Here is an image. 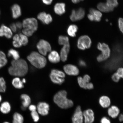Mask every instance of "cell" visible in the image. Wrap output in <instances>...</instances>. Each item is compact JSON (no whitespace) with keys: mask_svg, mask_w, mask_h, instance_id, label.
<instances>
[{"mask_svg":"<svg viewBox=\"0 0 123 123\" xmlns=\"http://www.w3.org/2000/svg\"><path fill=\"white\" fill-rule=\"evenodd\" d=\"M11 66L8 69L9 74L15 77H22L28 73L29 67L27 61L22 58L16 60H12Z\"/></svg>","mask_w":123,"mask_h":123,"instance_id":"cell-1","label":"cell"},{"mask_svg":"<svg viewBox=\"0 0 123 123\" xmlns=\"http://www.w3.org/2000/svg\"><path fill=\"white\" fill-rule=\"evenodd\" d=\"M67 93L66 91L61 90L55 94L53 98L54 103L62 109H68L72 107L74 103L72 100L67 98Z\"/></svg>","mask_w":123,"mask_h":123,"instance_id":"cell-2","label":"cell"},{"mask_svg":"<svg viewBox=\"0 0 123 123\" xmlns=\"http://www.w3.org/2000/svg\"><path fill=\"white\" fill-rule=\"evenodd\" d=\"M22 24V33L28 37L31 36L38 29V21L35 18H26L23 21Z\"/></svg>","mask_w":123,"mask_h":123,"instance_id":"cell-3","label":"cell"},{"mask_svg":"<svg viewBox=\"0 0 123 123\" xmlns=\"http://www.w3.org/2000/svg\"><path fill=\"white\" fill-rule=\"evenodd\" d=\"M27 59L30 64L37 68H43L47 64V61L45 56L38 52L33 51L31 52L27 56Z\"/></svg>","mask_w":123,"mask_h":123,"instance_id":"cell-4","label":"cell"},{"mask_svg":"<svg viewBox=\"0 0 123 123\" xmlns=\"http://www.w3.org/2000/svg\"><path fill=\"white\" fill-rule=\"evenodd\" d=\"M97 48L101 52V53L97 57V60L98 62H102L110 57L111 50L107 44L105 43H99L98 44Z\"/></svg>","mask_w":123,"mask_h":123,"instance_id":"cell-5","label":"cell"},{"mask_svg":"<svg viewBox=\"0 0 123 123\" xmlns=\"http://www.w3.org/2000/svg\"><path fill=\"white\" fill-rule=\"evenodd\" d=\"M38 53L44 56L52 50L51 45L48 41L43 39L40 40L36 45Z\"/></svg>","mask_w":123,"mask_h":123,"instance_id":"cell-6","label":"cell"},{"mask_svg":"<svg viewBox=\"0 0 123 123\" xmlns=\"http://www.w3.org/2000/svg\"><path fill=\"white\" fill-rule=\"evenodd\" d=\"M92 43L91 39L89 36L86 35H83L78 38L77 46L79 49L84 50L90 48Z\"/></svg>","mask_w":123,"mask_h":123,"instance_id":"cell-7","label":"cell"},{"mask_svg":"<svg viewBox=\"0 0 123 123\" xmlns=\"http://www.w3.org/2000/svg\"><path fill=\"white\" fill-rule=\"evenodd\" d=\"M50 109L49 105L44 101L39 102L37 106V111L41 116H46L48 115Z\"/></svg>","mask_w":123,"mask_h":123,"instance_id":"cell-8","label":"cell"},{"mask_svg":"<svg viewBox=\"0 0 123 123\" xmlns=\"http://www.w3.org/2000/svg\"><path fill=\"white\" fill-rule=\"evenodd\" d=\"M85 12L83 9L80 8L76 10L72 11L70 18L71 21H75L79 20L84 18Z\"/></svg>","mask_w":123,"mask_h":123,"instance_id":"cell-9","label":"cell"},{"mask_svg":"<svg viewBox=\"0 0 123 123\" xmlns=\"http://www.w3.org/2000/svg\"><path fill=\"white\" fill-rule=\"evenodd\" d=\"M83 115L81 107L79 106H78L72 117V122L73 123H83Z\"/></svg>","mask_w":123,"mask_h":123,"instance_id":"cell-10","label":"cell"},{"mask_svg":"<svg viewBox=\"0 0 123 123\" xmlns=\"http://www.w3.org/2000/svg\"><path fill=\"white\" fill-rule=\"evenodd\" d=\"M63 70L67 74L70 76H77L79 73V70L78 68L73 64H67L64 66Z\"/></svg>","mask_w":123,"mask_h":123,"instance_id":"cell-11","label":"cell"},{"mask_svg":"<svg viewBox=\"0 0 123 123\" xmlns=\"http://www.w3.org/2000/svg\"><path fill=\"white\" fill-rule=\"evenodd\" d=\"M38 20L44 24L48 25L53 21V17L50 14L47 13L45 12H40L37 16Z\"/></svg>","mask_w":123,"mask_h":123,"instance_id":"cell-12","label":"cell"},{"mask_svg":"<svg viewBox=\"0 0 123 123\" xmlns=\"http://www.w3.org/2000/svg\"><path fill=\"white\" fill-rule=\"evenodd\" d=\"M12 107L9 101H3L0 104V112L4 115H7L11 112Z\"/></svg>","mask_w":123,"mask_h":123,"instance_id":"cell-13","label":"cell"},{"mask_svg":"<svg viewBox=\"0 0 123 123\" xmlns=\"http://www.w3.org/2000/svg\"><path fill=\"white\" fill-rule=\"evenodd\" d=\"M13 35V32L10 27L4 25H2L0 27V37H5L8 39L11 38Z\"/></svg>","mask_w":123,"mask_h":123,"instance_id":"cell-14","label":"cell"},{"mask_svg":"<svg viewBox=\"0 0 123 123\" xmlns=\"http://www.w3.org/2000/svg\"><path fill=\"white\" fill-rule=\"evenodd\" d=\"M48 58L50 62L54 64L58 63L61 60L59 54L55 50H52L49 53Z\"/></svg>","mask_w":123,"mask_h":123,"instance_id":"cell-15","label":"cell"},{"mask_svg":"<svg viewBox=\"0 0 123 123\" xmlns=\"http://www.w3.org/2000/svg\"><path fill=\"white\" fill-rule=\"evenodd\" d=\"M85 123H93L94 121V113L91 109H88L83 112Z\"/></svg>","mask_w":123,"mask_h":123,"instance_id":"cell-16","label":"cell"},{"mask_svg":"<svg viewBox=\"0 0 123 123\" xmlns=\"http://www.w3.org/2000/svg\"><path fill=\"white\" fill-rule=\"evenodd\" d=\"M20 98L22 101L21 109L23 110H25L31 103V99L29 95L25 93L21 94Z\"/></svg>","mask_w":123,"mask_h":123,"instance_id":"cell-17","label":"cell"},{"mask_svg":"<svg viewBox=\"0 0 123 123\" xmlns=\"http://www.w3.org/2000/svg\"><path fill=\"white\" fill-rule=\"evenodd\" d=\"M70 48V44L63 45L62 48L60 55L61 60L63 62H65L67 61Z\"/></svg>","mask_w":123,"mask_h":123,"instance_id":"cell-18","label":"cell"},{"mask_svg":"<svg viewBox=\"0 0 123 123\" xmlns=\"http://www.w3.org/2000/svg\"><path fill=\"white\" fill-rule=\"evenodd\" d=\"M12 17L14 19H18L20 17L22 11L20 6L17 4H13L11 8Z\"/></svg>","mask_w":123,"mask_h":123,"instance_id":"cell-19","label":"cell"},{"mask_svg":"<svg viewBox=\"0 0 123 123\" xmlns=\"http://www.w3.org/2000/svg\"><path fill=\"white\" fill-rule=\"evenodd\" d=\"M65 4L64 3H57L54 7V12L57 15H62L65 13Z\"/></svg>","mask_w":123,"mask_h":123,"instance_id":"cell-20","label":"cell"},{"mask_svg":"<svg viewBox=\"0 0 123 123\" xmlns=\"http://www.w3.org/2000/svg\"><path fill=\"white\" fill-rule=\"evenodd\" d=\"M49 78L51 81L53 83L58 85L62 84L65 81L64 78H62L58 75L51 73L49 74Z\"/></svg>","mask_w":123,"mask_h":123,"instance_id":"cell-21","label":"cell"},{"mask_svg":"<svg viewBox=\"0 0 123 123\" xmlns=\"http://www.w3.org/2000/svg\"><path fill=\"white\" fill-rule=\"evenodd\" d=\"M12 84L15 88L18 89H21L24 88V84L19 77H15L12 80Z\"/></svg>","mask_w":123,"mask_h":123,"instance_id":"cell-22","label":"cell"},{"mask_svg":"<svg viewBox=\"0 0 123 123\" xmlns=\"http://www.w3.org/2000/svg\"><path fill=\"white\" fill-rule=\"evenodd\" d=\"M108 115L113 118H115L119 115L120 110L118 108L115 106H112L108 110Z\"/></svg>","mask_w":123,"mask_h":123,"instance_id":"cell-23","label":"cell"},{"mask_svg":"<svg viewBox=\"0 0 123 123\" xmlns=\"http://www.w3.org/2000/svg\"><path fill=\"white\" fill-rule=\"evenodd\" d=\"M97 8L100 12L106 13L112 12L114 10V8L109 6L106 3H99L98 5Z\"/></svg>","mask_w":123,"mask_h":123,"instance_id":"cell-24","label":"cell"},{"mask_svg":"<svg viewBox=\"0 0 123 123\" xmlns=\"http://www.w3.org/2000/svg\"><path fill=\"white\" fill-rule=\"evenodd\" d=\"M99 103L101 107L104 108H107L110 106V98L106 96H101L99 99Z\"/></svg>","mask_w":123,"mask_h":123,"instance_id":"cell-25","label":"cell"},{"mask_svg":"<svg viewBox=\"0 0 123 123\" xmlns=\"http://www.w3.org/2000/svg\"><path fill=\"white\" fill-rule=\"evenodd\" d=\"M89 12L93 16L94 21L98 22L100 21L102 16V14L101 12L93 8L91 9Z\"/></svg>","mask_w":123,"mask_h":123,"instance_id":"cell-26","label":"cell"},{"mask_svg":"<svg viewBox=\"0 0 123 123\" xmlns=\"http://www.w3.org/2000/svg\"><path fill=\"white\" fill-rule=\"evenodd\" d=\"M12 123H24V116L18 112H15L12 117Z\"/></svg>","mask_w":123,"mask_h":123,"instance_id":"cell-27","label":"cell"},{"mask_svg":"<svg viewBox=\"0 0 123 123\" xmlns=\"http://www.w3.org/2000/svg\"><path fill=\"white\" fill-rule=\"evenodd\" d=\"M7 56L10 57H12L13 60H16L20 59V55L18 50L13 49H9L8 51Z\"/></svg>","mask_w":123,"mask_h":123,"instance_id":"cell-28","label":"cell"},{"mask_svg":"<svg viewBox=\"0 0 123 123\" xmlns=\"http://www.w3.org/2000/svg\"><path fill=\"white\" fill-rule=\"evenodd\" d=\"M12 45L15 48H19L22 46L19 34H16L13 37Z\"/></svg>","mask_w":123,"mask_h":123,"instance_id":"cell-29","label":"cell"},{"mask_svg":"<svg viewBox=\"0 0 123 123\" xmlns=\"http://www.w3.org/2000/svg\"><path fill=\"white\" fill-rule=\"evenodd\" d=\"M78 30V27L75 25L69 26L67 30V33L70 37H74L76 36V33Z\"/></svg>","mask_w":123,"mask_h":123,"instance_id":"cell-30","label":"cell"},{"mask_svg":"<svg viewBox=\"0 0 123 123\" xmlns=\"http://www.w3.org/2000/svg\"><path fill=\"white\" fill-rule=\"evenodd\" d=\"M6 83L4 78L0 77V93H4L6 92Z\"/></svg>","mask_w":123,"mask_h":123,"instance_id":"cell-31","label":"cell"},{"mask_svg":"<svg viewBox=\"0 0 123 123\" xmlns=\"http://www.w3.org/2000/svg\"><path fill=\"white\" fill-rule=\"evenodd\" d=\"M58 42L60 45L63 46L70 44L68 38L63 35H60L58 37Z\"/></svg>","mask_w":123,"mask_h":123,"instance_id":"cell-32","label":"cell"},{"mask_svg":"<svg viewBox=\"0 0 123 123\" xmlns=\"http://www.w3.org/2000/svg\"><path fill=\"white\" fill-rule=\"evenodd\" d=\"M19 34L22 46H26L29 42L28 37L22 33H19Z\"/></svg>","mask_w":123,"mask_h":123,"instance_id":"cell-33","label":"cell"},{"mask_svg":"<svg viewBox=\"0 0 123 123\" xmlns=\"http://www.w3.org/2000/svg\"><path fill=\"white\" fill-rule=\"evenodd\" d=\"M51 73L55 74L58 75L61 77L62 78H64L65 77V73L63 72L56 69H53L51 71Z\"/></svg>","mask_w":123,"mask_h":123,"instance_id":"cell-34","label":"cell"},{"mask_svg":"<svg viewBox=\"0 0 123 123\" xmlns=\"http://www.w3.org/2000/svg\"><path fill=\"white\" fill-rule=\"evenodd\" d=\"M31 115L32 119L35 122L37 123L39 121V115L37 111L31 112Z\"/></svg>","mask_w":123,"mask_h":123,"instance_id":"cell-35","label":"cell"},{"mask_svg":"<svg viewBox=\"0 0 123 123\" xmlns=\"http://www.w3.org/2000/svg\"><path fill=\"white\" fill-rule=\"evenodd\" d=\"M78 84L80 87L82 88L86 89V86L87 83L84 81L83 78L81 77H79L78 78Z\"/></svg>","mask_w":123,"mask_h":123,"instance_id":"cell-36","label":"cell"},{"mask_svg":"<svg viewBox=\"0 0 123 123\" xmlns=\"http://www.w3.org/2000/svg\"><path fill=\"white\" fill-rule=\"evenodd\" d=\"M7 63L8 60L7 57L0 58V69L6 65Z\"/></svg>","mask_w":123,"mask_h":123,"instance_id":"cell-37","label":"cell"},{"mask_svg":"<svg viewBox=\"0 0 123 123\" xmlns=\"http://www.w3.org/2000/svg\"><path fill=\"white\" fill-rule=\"evenodd\" d=\"M121 78L116 73L114 74L112 76V80L116 82H119Z\"/></svg>","mask_w":123,"mask_h":123,"instance_id":"cell-38","label":"cell"},{"mask_svg":"<svg viewBox=\"0 0 123 123\" xmlns=\"http://www.w3.org/2000/svg\"><path fill=\"white\" fill-rule=\"evenodd\" d=\"M118 25L120 30L123 33V18H120L118 20Z\"/></svg>","mask_w":123,"mask_h":123,"instance_id":"cell-39","label":"cell"},{"mask_svg":"<svg viewBox=\"0 0 123 123\" xmlns=\"http://www.w3.org/2000/svg\"><path fill=\"white\" fill-rule=\"evenodd\" d=\"M10 27L13 33L16 32L18 30L15 23H13L11 24Z\"/></svg>","mask_w":123,"mask_h":123,"instance_id":"cell-40","label":"cell"},{"mask_svg":"<svg viewBox=\"0 0 123 123\" xmlns=\"http://www.w3.org/2000/svg\"><path fill=\"white\" fill-rule=\"evenodd\" d=\"M29 110L31 112L37 111V106L35 105L31 104L28 107Z\"/></svg>","mask_w":123,"mask_h":123,"instance_id":"cell-41","label":"cell"},{"mask_svg":"<svg viewBox=\"0 0 123 123\" xmlns=\"http://www.w3.org/2000/svg\"><path fill=\"white\" fill-rule=\"evenodd\" d=\"M123 68H118L116 73L121 78H123Z\"/></svg>","mask_w":123,"mask_h":123,"instance_id":"cell-42","label":"cell"},{"mask_svg":"<svg viewBox=\"0 0 123 123\" xmlns=\"http://www.w3.org/2000/svg\"><path fill=\"white\" fill-rule=\"evenodd\" d=\"M101 123H111L110 120L106 117H103L101 120Z\"/></svg>","mask_w":123,"mask_h":123,"instance_id":"cell-43","label":"cell"},{"mask_svg":"<svg viewBox=\"0 0 123 123\" xmlns=\"http://www.w3.org/2000/svg\"><path fill=\"white\" fill-rule=\"evenodd\" d=\"M83 78L86 83H88L90 82L91 80V78L89 75L87 74L85 75Z\"/></svg>","mask_w":123,"mask_h":123,"instance_id":"cell-44","label":"cell"},{"mask_svg":"<svg viewBox=\"0 0 123 123\" xmlns=\"http://www.w3.org/2000/svg\"><path fill=\"white\" fill-rule=\"evenodd\" d=\"M43 3L47 5H50L53 2V0H41Z\"/></svg>","mask_w":123,"mask_h":123,"instance_id":"cell-45","label":"cell"},{"mask_svg":"<svg viewBox=\"0 0 123 123\" xmlns=\"http://www.w3.org/2000/svg\"><path fill=\"white\" fill-rule=\"evenodd\" d=\"M79 64L80 66L82 67H85L86 65L85 62L82 60H80L79 62Z\"/></svg>","mask_w":123,"mask_h":123,"instance_id":"cell-46","label":"cell"},{"mask_svg":"<svg viewBox=\"0 0 123 123\" xmlns=\"http://www.w3.org/2000/svg\"><path fill=\"white\" fill-rule=\"evenodd\" d=\"M93 88V85L92 83H87L86 86V89L92 90Z\"/></svg>","mask_w":123,"mask_h":123,"instance_id":"cell-47","label":"cell"},{"mask_svg":"<svg viewBox=\"0 0 123 123\" xmlns=\"http://www.w3.org/2000/svg\"><path fill=\"white\" fill-rule=\"evenodd\" d=\"M18 29H21L22 28L23 25L22 23L18 21L15 23Z\"/></svg>","mask_w":123,"mask_h":123,"instance_id":"cell-48","label":"cell"},{"mask_svg":"<svg viewBox=\"0 0 123 123\" xmlns=\"http://www.w3.org/2000/svg\"><path fill=\"white\" fill-rule=\"evenodd\" d=\"M7 57L6 54L2 51L0 50V58Z\"/></svg>","mask_w":123,"mask_h":123,"instance_id":"cell-49","label":"cell"},{"mask_svg":"<svg viewBox=\"0 0 123 123\" xmlns=\"http://www.w3.org/2000/svg\"><path fill=\"white\" fill-rule=\"evenodd\" d=\"M72 2L74 3L77 4L80 2L81 1H83L84 0H71Z\"/></svg>","mask_w":123,"mask_h":123,"instance_id":"cell-50","label":"cell"},{"mask_svg":"<svg viewBox=\"0 0 123 123\" xmlns=\"http://www.w3.org/2000/svg\"><path fill=\"white\" fill-rule=\"evenodd\" d=\"M119 120L120 122H122L123 120V116L122 114H121L120 115L119 118Z\"/></svg>","mask_w":123,"mask_h":123,"instance_id":"cell-51","label":"cell"},{"mask_svg":"<svg viewBox=\"0 0 123 123\" xmlns=\"http://www.w3.org/2000/svg\"><path fill=\"white\" fill-rule=\"evenodd\" d=\"M3 100V97L2 94L0 93V104L2 102Z\"/></svg>","mask_w":123,"mask_h":123,"instance_id":"cell-52","label":"cell"},{"mask_svg":"<svg viewBox=\"0 0 123 123\" xmlns=\"http://www.w3.org/2000/svg\"><path fill=\"white\" fill-rule=\"evenodd\" d=\"M21 80H22V82L24 84H25L26 82V79H25V78H23Z\"/></svg>","mask_w":123,"mask_h":123,"instance_id":"cell-53","label":"cell"},{"mask_svg":"<svg viewBox=\"0 0 123 123\" xmlns=\"http://www.w3.org/2000/svg\"><path fill=\"white\" fill-rule=\"evenodd\" d=\"M1 123H11L8 121H5Z\"/></svg>","mask_w":123,"mask_h":123,"instance_id":"cell-54","label":"cell"},{"mask_svg":"<svg viewBox=\"0 0 123 123\" xmlns=\"http://www.w3.org/2000/svg\"><path fill=\"white\" fill-rule=\"evenodd\" d=\"M107 1H117V0H106Z\"/></svg>","mask_w":123,"mask_h":123,"instance_id":"cell-55","label":"cell"},{"mask_svg":"<svg viewBox=\"0 0 123 123\" xmlns=\"http://www.w3.org/2000/svg\"><path fill=\"white\" fill-rule=\"evenodd\" d=\"M106 21H108V20L107 19H106Z\"/></svg>","mask_w":123,"mask_h":123,"instance_id":"cell-56","label":"cell"},{"mask_svg":"<svg viewBox=\"0 0 123 123\" xmlns=\"http://www.w3.org/2000/svg\"></svg>","mask_w":123,"mask_h":123,"instance_id":"cell-57","label":"cell"}]
</instances>
